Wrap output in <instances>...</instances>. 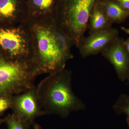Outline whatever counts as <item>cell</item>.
Masks as SVG:
<instances>
[{
  "label": "cell",
  "mask_w": 129,
  "mask_h": 129,
  "mask_svg": "<svg viewBox=\"0 0 129 129\" xmlns=\"http://www.w3.org/2000/svg\"><path fill=\"white\" fill-rule=\"evenodd\" d=\"M32 40L33 56L40 75L51 74L65 69L74 58L73 43L58 27L53 19L26 21Z\"/></svg>",
  "instance_id": "cell-1"
},
{
  "label": "cell",
  "mask_w": 129,
  "mask_h": 129,
  "mask_svg": "<svg viewBox=\"0 0 129 129\" xmlns=\"http://www.w3.org/2000/svg\"><path fill=\"white\" fill-rule=\"evenodd\" d=\"M72 76V71L64 69L50 74L39 84L37 94L44 115L65 118L73 112L85 109V104L73 91Z\"/></svg>",
  "instance_id": "cell-2"
},
{
  "label": "cell",
  "mask_w": 129,
  "mask_h": 129,
  "mask_svg": "<svg viewBox=\"0 0 129 129\" xmlns=\"http://www.w3.org/2000/svg\"><path fill=\"white\" fill-rule=\"evenodd\" d=\"M39 75L33 61L15 60L0 51V98L25 91Z\"/></svg>",
  "instance_id": "cell-3"
},
{
  "label": "cell",
  "mask_w": 129,
  "mask_h": 129,
  "mask_svg": "<svg viewBox=\"0 0 129 129\" xmlns=\"http://www.w3.org/2000/svg\"><path fill=\"white\" fill-rule=\"evenodd\" d=\"M98 0H60L55 21L78 47L88 28L89 18Z\"/></svg>",
  "instance_id": "cell-4"
},
{
  "label": "cell",
  "mask_w": 129,
  "mask_h": 129,
  "mask_svg": "<svg viewBox=\"0 0 129 129\" xmlns=\"http://www.w3.org/2000/svg\"><path fill=\"white\" fill-rule=\"evenodd\" d=\"M0 51L15 60L33 61L32 38L26 21L14 25H0Z\"/></svg>",
  "instance_id": "cell-5"
},
{
  "label": "cell",
  "mask_w": 129,
  "mask_h": 129,
  "mask_svg": "<svg viewBox=\"0 0 129 129\" xmlns=\"http://www.w3.org/2000/svg\"><path fill=\"white\" fill-rule=\"evenodd\" d=\"M11 109L13 113L31 125L36 118L44 115L35 85L13 96Z\"/></svg>",
  "instance_id": "cell-6"
},
{
  "label": "cell",
  "mask_w": 129,
  "mask_h": 129,
  "mask_svg": "<svg viewBox=\"0 0 129 129\" xmlns=\"http://www.w3.org/2000/svg\"><path fill=\"white\" fill-rule=\"evenodd\" d=\"M118 30L111 27L84 36L78 48L83 58L102 53L104 49L118 38Z\"/></svg>",
  "instance_id": "cell-7"
},
{
  "label": "cell",
  "mask_w": 129,
  "mask_h": 129,
  "mask_svg": "<svg viewBox=\"0 0 129 129\" xmlns=\"http://www.w3.org/2000/svg\"><path fill=\"white\" fill-rule=\"evenodd\" d=\"M124 40L119 37L102 52V55L113 65L118 78L127 80L129 75V54L125 47Z\"/></svg>",
  "instance_id": "cell-8"
},
{
  "label": "cell",
  "mask_w": 129,
  "mask_h": 129,
  "mask_svg": "<svg viewBox=\"0 0 129 129\" xmlns=\"http://www.w3.org/2000/svg\"><path fill=\"white\" fill-rule=\"evenodd\" d=\"M27 21L25 0H0V25H14Z\"/></svg>",
  "instance_id": "cell-9"
},
{
  "label": "cell",
  "mask_w": 129,
  "mask_h": 129,
  "mask_svg": "<svg viewBox=\"0 0 129 129\" xmlns=\"http://www.w3.org/2000/svg\"><path fill=\"white\" fill-rule=\"evenodd\" d=\"M28 20L55 19L60 0H25Z\"/></svg>",
  "instance_id": "cell-10"
},
{
  "label": "cell",
  "mask_w": 129,
  "mask_h": 129,
  "mask_svg": "<svg viewBox=\"0 0 129 129\" xmlns=\"http://www.w3.org/2000/svg\"><path fill=\"white\" fill-rule=\"evenodd\" d=\"M112 25L105 14L101 1L98 0L90 14L88 28L89 34L110 28Z\"/></svg>",
  "instance_id": "cell-11"
},
{
  "label": "cell",
  "mask_w": 129,
  "mask_h": 129,
  "mask_svg": "<svg viewBox=\"0 0 129 129\" xmlns=\"http://www.w3.org/2000/svg\"><path fill=\"white\" fill-rule=\"evenodd\" d=\"M107 18L112 24L124 22L129 17V13L115 0H101Z\"/></svg>",
  "instance_id": "cell-12"
},
{
  "label": "cell",
  "mask_w": 129,
  "mask_h": 129,
  "mask_svg": "<svg viewBox=\"0 0 129 129\" xmlns=\"http://www.w3.org/2000/svg\"><path fill=\"white\" fill-rule=\"evenodd\" d=\"M114 112L118 115L125 114L129 127V95L122 94L113 106Z\"/></svg>",
  "instance_id": "cell-13"
},
{
  "label": "cell",
  "mask_w": 129,
  "mask_h": 129,
  "mask_svg": "<svg viewBox=\"0 0 129 129\" xmlns=\"http://www.w3.org/2000/svg\"><path fill=\"white\" fill-rule=\"evenodd\" d=\"M8 129H30L31 125L13 113L2 119Z\"/></svg>",
  "instance_id": "cell-14"
},
{
  "label": "cell",
  "mask_w": 129,
  "mask_h": 129,
  "mask_svg": "<svg viewBox=\"0 0 129 129\" xmlns=\"http://www.w3.org/2000/svg\"><path fill=\"white\" fill-rule=\"evenodd\" d=\"M12 96L0 98V115H2L8 109H11Z\"/></svg>",
  "instance_id": "cell-15"
},
{
  "label": "cell",
  "mask_w": 129,
  "mask_h": 129,
  "mask_svg": "<svg viewBox=\"0 0 129 129\" xmlns=\"http://www.w3.org/2000/svg\"><path fill=\"white\" fill-rule=\"evenodd\" d=\"M127 12L129 13V0H115Z\"/></svg>",
  "instance_id": "cell-16"
},
{
  "label": "cell",
  "mask_w": 129,
  "mask_h": 129,
  "mask_svg": "<svg viewBox=\"0 0 129 129\" xmlns=\"http://www.w3.org/2000/svg\"><path fill=\"white\" fill-rule=\"evenodd\" d=\"M124 44L125 49L127 50V52L129 54V38H128L126 40H124Z\"/></svg>",
  "instance_id": "cell-17"
},
{
  "label": "cell",
  "mask_w": 129,
  "mask_h": 129,
  "mask_svg": "<svg viewBox=\"0 0 129 129\" xmlns=\"http://www.w3.org/2000/svg\"><path fill=\"white\" fill-rule=\"evenodd\" d=\"M121 29L126 34L129 35V28L124 27H121Z\"/></svg>",
  "instance_id": "cell-18"
},
{
  "label": "cell",
  "mask_w": 129,
  "mask_h": 129,
  "mask_svg": "<svg viewBox=\"0 0 129 129\" xmlns=\"http://www.w3.org/2000/svg\"><path fill=\"white\" fill-rule=\"evenodd\" d=\"M33 128L32 129H41V127L37 124L34 123L32 125Z\"/></svg>",
  "instance_id": "cell-19"
},
{
  "label": "cell",
  "mask_w": 129,
  "mask_h": 129,
  "mask_svg": "<svg viewBox=\"0 0 129 129\" xmlns=\"http://www.w3.org/2000/svg\"><path fill=\"white\" fill-rule=\"evenodd\" d=\"M127 83H128V85H129V75L128 76V78H127Z\"/></svg>",
  "instance_id": "cell-20"
},
{
  "label": "cell",
  "mask_w": 129,
  "mask_h": 129,
  "mask_svg": "<svg viewBox=\"0 0 129 129\" xmlns=\"http://www.w3.org/2000/svg\"><path fill=\"white\" fill-rule=\"evenodd\" d=\"M3 123L2 119H0V124Z\"/></svg>",
  "instance_id": "cell-21"
}]
</instances>
